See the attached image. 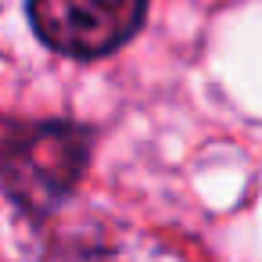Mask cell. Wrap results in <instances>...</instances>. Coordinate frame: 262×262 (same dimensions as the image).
<instances>
[{
    "label": "cell",
    "instance_id": "obj_1",
    "mask_svg": "<svg viewBox=\"0 0 262 262\" xmlns=\"http://www.w3.org/2000/svg\"><path fill=\"white\" fill-rule=\"evenodd\" d=\"M86 137L65 122H43L11 133L0 144V180L8 194L33 212L54 208L79 180Z\"/></svg>",
    "mask_w": 262,
    "mask_h": 262
},
{
    "label": "cell",
    "instance_id": "obj_2",
    "mask_svg": "<svg viewBox=\"0 0 262 262\" xmlns=\"http://www.w3.org/2000/svg\"><path fill=\"white\" fill-rule=\"evenodd\" d=\"M147 0H29L36 36L69 58H101L122 47Z\"/></svg>",
    "mask_w": 262,
    "mask_h": 262
}]
</instances>
